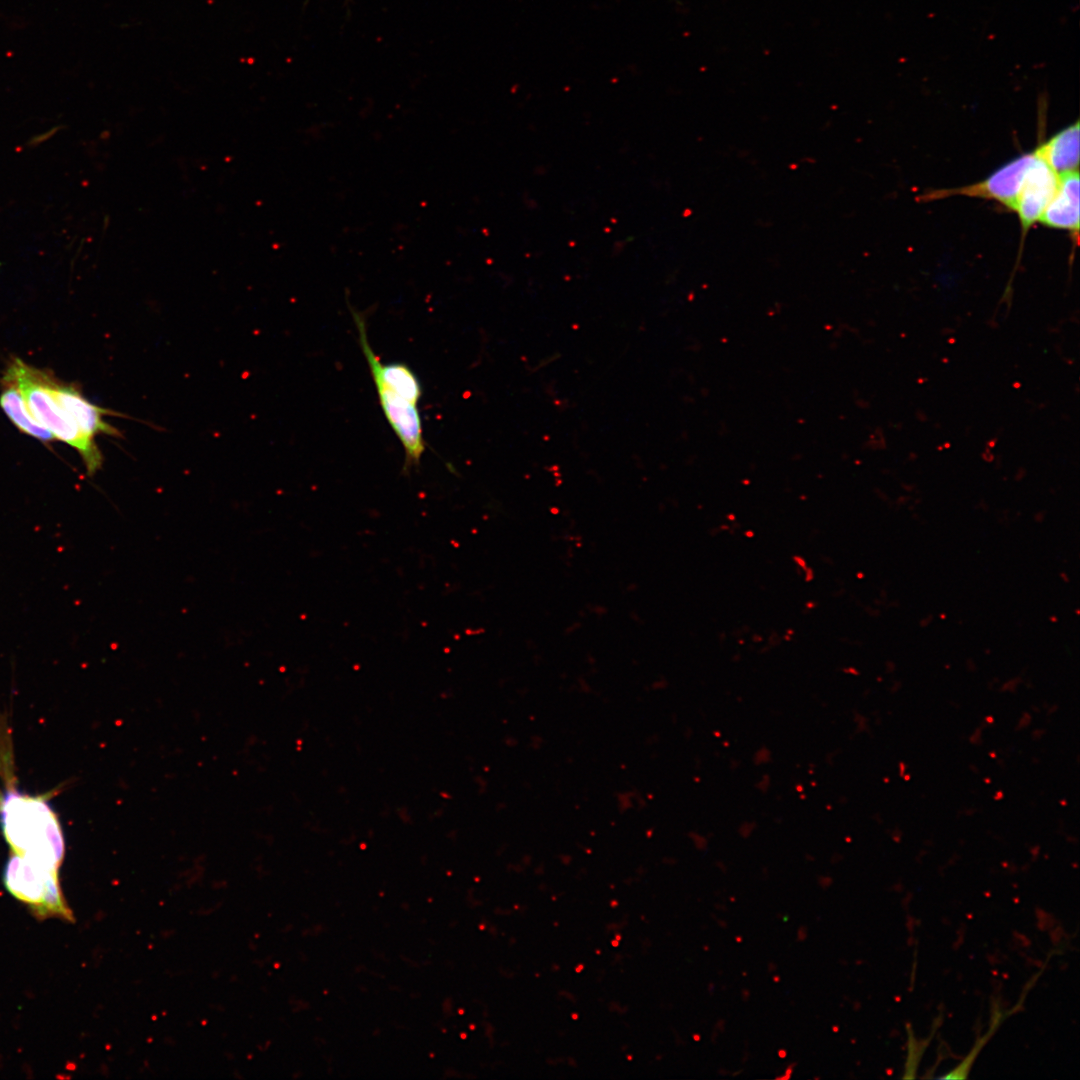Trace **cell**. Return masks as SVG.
<instances>
[{
    "label": "cell",
    "instance_id": "cell-1",
    "mask_svg": "<svg viewBox=\"0 0 1080 1080\" xmlns=\"http://www.w3.org/2000/svg\"><path fill=\"white\" fill-rule=\"evenodd\" d=\"M0 824L14 853L58 871L64 856V838L45 800L8 791L0 804Z\"/></svg>",
    "mask_w": 1080,
    "mask_h": 1080
},
{
    "label": "cell",
    "instance_id": "cell-2",
    "mask_svg": "<svg viewBox=\"0 0 1080 1080\" xmlns=\"http://www.w3.org/2000/svg\"><path fill=\"white\" fill-rule=\"evenodd\" d=\"M7 368L13 373L32 416L56 439L76 449L87 474L94 476L102 468L103 455L95 439L84 434L57 401L53 390L56 378L19 358L13 359Z\"/></svg>",
    "mask_w": 1080,
    "mask_h": 1080
},
{
    "label": "cell",
    "instance_id": "cell-3",
    "mask_svg": "<svg viewBox=\"0 0 1080 1080\" xmlns=\"http://www.w3.org/2000/svg\"><path fill=\"white\" fill-rule=\"evenodd\" d=\"M7 890L30 906L38 918L72 920L58 881V871L30 858L12 853L3 874Z\"/></svg>",
    "mask_w": 1080,
    "mask_h": 1080
},
{
    "label": "cell",
    "instance_id": "cell-4",
    "mask_svg": "<svg viewBox=\"0 0 1080 1080\" xmlns=\"http://www.w3.org/2000/svg\"><path fill=\"white\" fill-rule=\"evenodd\" d=\"M1035 157V150L1022 154L999 167L980 182L925 192L918 199L928 202L960 195L995 200L1007 209L1013 210L1024 177Z\"/></svg>",
    "mask_w": 1080,
    "mask_h": 1080
},
{
    "label": "cell",
    "instance_id": "cell-5",
    "mask_svg": "<svg viewBox=\"0 0 1080 1080\" xmlns=\"http://www.w3.org/2000/svg\"><path fill=\"white\" fill-rule=\"evenodd\" d=\"M1058 183L1059 174L1036 153L1024 177L1013 209L1019 218L1022 243L1031 226L1039 221L1054 196Z\"/></svg>",
    "mask_w": 1080,
    "mask_h": 1080
},
{
    "label": "cell",
    "instance_id": "cell-6",
    "mask_svg": "<svg viewBox=\"0 0 1080 1080\" xmlns=\"http://www.w3.org/2000/svg\"><path fill=\"white\" fill-rule=\"evenodd\" d=\"M53 390L64 411L88 437L95 439L99 434L121 437V432L104 420L105 416H121V413L89 402L77 386L61 383L58 379L54 381Z\"/></svg>",
    "mask_w": 1080,
    "mask_h": 1080
},
{
    "label": "cell",
    "instance_id": "cell-7",
    "mask_svg": "<svg viewBox=\"0 0 1080 1080\" xmlns=\"http://www.w3.org/2000/svg\"><path fill=\"white\" fill-rule=\"evenodd\" d=\"M1039 222L1051 228L1067 230L1077 245L1079 239V171L1059 175L1057 190Z\"/></svg>",
    "mask_w": 1080,
    "mask_h": 1080
},
{
    "label": "cell",
    "instance_id": "cell-8",
    "mask_svg": "<svg viewBox=\"0 0 1080 1080\" xmlns=\"http://www.w3.org/2000/svg\"><path fill=\"white\" fill-rule=\"evenodd\" d=\"M0 405L8 418L21 432L44 443L56 439L30 413L16 379L9 368L6 369L1 379Z\"/></svg>",
    "mask_w": 1080,
    "mask_h": 1080
},
{
    "label": "cell",
    "instance_id": "cell-9",
    "mask_svg": "<svg viewBox=\"0 0 1080 1080\" xmlns=\"http://www.w3.org/2000/svg\"><path fill=\"white\" fill-rule=\"evenodd\" d=\"M1035 151L1059 175L1078 170L1079 121L1060 130Z\"/></svg>",
    "mask_w": 1080,
    "mask_h": 1080
}]
</instances>
